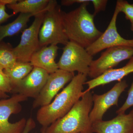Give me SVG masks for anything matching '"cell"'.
<instances>
[{
  "mask_svg": "<svg viewBox=\"0 0 133 133\" xmlns=\"http://www.w3.org/2000/svg\"><path fill=\"white\" fill-rule=\"evenodd\" d=\"M87 75L78 73L68 85L55 97L50 104L40 108L37 113V120L43 127L47 128L64 116L84 94V85Z\"/></svg>",
  "mask_w": 133,
  "mask_h": 133,
  "instance_id": "1",
  "label": "cell"
},
{
  "mask_svg": "<svg viewBox=\"0 0 133 133\" xmlns=\"http://www.w3.org/2000/svg\"><path fill=\"white\" fill-rule=\"evenodd\" d=\"M90 2L81 4L76 9L63 14L65 32L69 41L86 49L102 34L95 26V16L87 10Z\"/></svg>",
  "mask_w": 133,
  "mask_h": 133,
  "instance_id": "2",
  "label": "cell"
},
{
  "mask_svg": "<svg viewBox=\"0 0 133 133\" xmlns=\"http://www.w3.org/2000/svg\"><path fill=\"white\" fill-rule=\"evenodd\" d=\"M93 105L92 94L84 91L81 98L66 115L46 128L45 133H93L90 118Z\"/></svg>",
  "mask_w": 133,
  "mask_h": 133,
  "instance_id": "3",
  "label": "cell"
},
{
  "mask_svg": "<svg viewBox=\"0 0 133 133\" xmlns=\"http://www.w3.org/2000/svg\"><path fill=\"white\" fill-rule=\"evenodd\" d=\"M63 12L57 1H50L49 8L45 12L39 31L41 48L51 44L65 45L69 42L65 32Z\"/></svg>",
  "mask_w": 133,
  "mask_h": 133,
  "instance_id": "4",
  "label": "cell"
},
{
  "mask_svg": "<svg viewBox=\"0 0 133 133\" xmlns=\"http://www.w3.org/2000/svg\"><path fill=\"white\" fill-rule=\"evenodd\" d=\"M93 58L85 48L69 41L63 48L57 65L60 70L73 73L77 71L88 76Z\"/></svg>",
  "mask_w": 133,
  "mask_h": 133,
  "instance_id": "5",
  "label": "cell"
},
{
  "mask_svg": "<svg viewBox=\"0 0 133 133\" xmlns=\"http://www.w3.org/2000/svg\"><path fill=\"white\" fill-rule=\"evenodd\" d=\"M50 2L43 11L35 16L31 26L25 29L22 33L20 43L14 48L17 61L30 62L32 55L41 49L39 33L45 12L50 6Z\"/></svg>",
  "mask_w": 133,
  "mask_h": 133,
  "instance_id": "6",
  "label": "cell"
},
{
  "mask_svg": "<svg viewBox=\"0 0 133 133\" xmlns=\"http://www.w3.org/2000/svg\"><path fill=\"white\" fill-rule=\"evenodd\" d=\"M133 56L132 47L120 46L108 48L101 53L98 59L93 60L88 76L92 79L98 77Z\"/></svg>",
  "mask_w": 133,
  "mask_h": 133,
  "instance_id": "7",
  "label": "cell"
},
{
  "mask_svg": "<svg viewBox=\"0 0 133 133\" xmlns=\"http://www.w3.org/2000/svg\"><path fill=\"white\" fill-rule=\"evenodd\" d=\"M28 99L25 96L16 94L11 97L0 100V133H22L26 126L27 120L22 118L15 123L9 121L12 114L21 111V102Z\"/></svg>",
  "mask_w": 133,
  "mask_h": 133,
  "instance_id": "8",
  "label": "cell"
},
{
  "mask_svg": "<svg viewBox=\"0 0 133 133\" xmlns=\"http://www.w3.org/2000/svg\"><path fill=\"white\" fill-rule=\"evenodd\" d=\"M74 73L58 69L49 74L45 84L38 96L35 99L33 108L49 105L57 95L58 93L74 77Z\"/></svg>",
  "mask_w": 133,
  "mask_h": 133,
  "instance_id": "9",
  "label": "cell"
},
{
  "mask_svg": "<svg viewBox=\"0 0 133 133\" xmlns=\"http://www.w3.org/2000/svg\"><path fill=\"white\" fill-rule=\"evenodd\" d=\"M118 9L115 7L111 20L104 33L86 49L89 54L93 56L105 49L120 46L133 48V39L128 40L123 38L118 32L116 20L119 13Z\"/></svg>",
  "mask_w": 133,
  "mask_h": 133,
  "instance_id": "10",
  "label": "cell"
},
{
  "mask_svg": "<svg viewBox=\"0 0 133 133\" xmlns=\"http://www.w3.org/2000/svg\"><path fill=\"white\" fill-rule=\"evenodd\" d=\"M128 85L125 80L118 81L114 86L105 93L101 95H92L93 105L90 114L92 124L101 121L104 114L113 106H118L119 98Z\"/></svg>",
  "mask_w": 133,
  "mask_h": 133,
  "instance_id": "11",
  "label": "cell"
},
{
  "mask_svg": "<svg viewBox=\"0 0 133 133\" xmlns=\"http://www.w3.org/2000/svg\"><path fill=\"white\" fill-rule=\"evenodd\" d=\"M49 74L36 67L23 79L13 89V91L26 98H36L44 86Z\"/></svg>",
  "mask_w": 133,
  "mask_h": 133,
  "instance_id": "12",
  "label": "cell"
},
{
  "mask_svg": "<svg viewBox=\"0 0 133 133\" xmlns=\"http://www.w3.org/2000/svg\"><path fill=\"white\" fill-rule=\"evenodd\" d=\"M92 131L95 133H133V109L128 114H118L110 120L93 123Z\"/></svg>",
  "mask_w": 133,
  "mask_h": 133,
  "instance_id": "13",
  "label": "cell"
},
{
  "mask_svg": "<svg viewBox=\"0 0 133 133\" xmlns=\"http://www.w3.org/2000/svg\"><path fill=\"white\" fill-rule=\"evenodd\" d=\"M59 49L56 44L41 48L32 55L30 63L33 67L43 69L49 74L55 72L59 69L55 62Z\"/></svg>",
  "mask_w": 133,
  "mask_h": 133,
  "instance_id": "14",
  "label": "cell"
},
{
  "mask_svg": "<svg viewBox=\"0 0 133 133\" xmlns=\"http://www.w3.org/2000/svg\"><path fill=\"white\" fill-rule=\"evenodd\" d=\"M132 73H133V56L123 67L111 69L98 77L87 81L85 84L88 85V88L85 91H89L97 87L105 85L114 81H121L124 77Z\"/></svg>",
  "mask_w": 133,
  "mask_h": 133,
  "instance_id": "15",
  "label": "cell"
},
{
  "mask_svg": "<svg viewBox=\"0 0 133 133\" xmlns=\"http://www.w3.org/2000/svg\"><path fill=\"white\" fill-rule=\"evenodd\" d=\"M50 1V0H21L7 6L13 10L14 15L18 13L38 14L46 8Z\"/></svg>",
  "mask_w": 133,
  "mask_h": 133,
  "instance_id": "16",
  "label": "cell"
},
{
  "mask_svg": "<svg viewBox=\"0 0 133 133\" xmlns=\"http://www.w3.org/2000/svg\"><path fill=\"white\" fill-rule=\"evenodd\" d=\"M37 15L35 14H20L18 17L12 22L6 25L0 26V43L5 37L15 35L23 30L30 18Z\"/></svg>",
  "mask_w": 133,
  "mask_h": 133,
  "instance_id": "17",
  "label": "cell"
},
{
  "mask_svg": "<svg viewBox=\"0 0 133 133\" xmlns=\"http://www.w3.org/2000/svg\"><path fill=\"white\" fill-rule=\"evenodd\" d=\"M33 68V66L30 62L17 61L11 68L3 70V71L9 78L14 89L30 73Z\"/></svg>",
  "mask_w": 133,
  "mask_h": 133,
  "instance_id": "18",
  "label": "cell"
},
{
  "mask_svg": "<svg viewBox=\"0 0 133 133\" xmlns=\"http://www.w3.org/2000/svg\"><path fill=\"white\" fill-rule=\"evenodd\" d=\"M17 62L14 48L9 44L0 43V66L3 70L9 69Z\"/></svg>",
  "mask_w": 133,
  "mask_h": 133,
  "instance_id": "19",
  "label": "cell"
},
{
  "mask_svg": "<svg viewBox=\"0 0 133 133\" xmlns=\"http://www.w3.org/2000/svg\"><path fill=\"white\" fill-rule=\"evenodd\" d=\"M116 6L120 12L125 14L127 20H129L131 23L133 22V4H130L126 1L119 0L116 2Z\"/></svg>",
  "mask_w": 133,
  "mask_h": 133,
  "instance_id": "20",
  "label": "cell"
},
{
  "mask_svg": "<svg viewBox=\"0 0 133 133\" xmlns=\"http://www.w3.org/2000/svg\"><path fill=\"white\" fill-rule=\"evenodd\" d=\"M13 90L12 84L8 76L4 71L0 72V91L7 94Z\"/></svg>",
  "mask_w": 133,
  "mask_h": 133,
  "instance_id": "21",
  "label": "cell"
},
{
  "mask_svg": "<svg viewBox=\"0 0 133 133\" xmlns=\"http://www.w3.org/2000/svg\"><path fill=\"white\" fill-rule=\"evenodd\" d=\"M133 106V80L128 91V95L124 104L116 112L118 114L125 113L126 110Z\"/></svg>",
  "mask_w": 133,
  "mask_h": 133,
  "instance_id": "22",
  "label": "cell"
},
{
  "mask_svg": "<svg viewBox=\"0 0 133 133\" xmlns=\"http://www.w3.org/2000/svg\"><path fill=\"white\" fill-rule=\"evenodd\" d=\"M108 1L107 0H91L94 8L93 15L95 16L101 11H104Z\"/></svg>",
  "mask_w": 133,
  "mask_h": 133,
  "instance_id": "23",
  "label": "cell"
},
{
  "mask_svg": "<svg viewBox=\"0 0 133 133\" xmlns=\"http://www.w3.org/2000/svg\"><path fill=\"white\" fill-rule=\"evenodd\" d=\"M36 127V124L33 118H30L26 122V126L23 131L22 133H29ZM46 128L43 127L41 133H45V129Z\"/></svg>",
  "mask_w": 133,
  "mask_h": 133,
  "instance_id": "24",
  "label": "cell"
},
{
  "mask_svg": "<svg viewBox=\"0 0 133 133\" xmlns=\"http://www.w3.org/2000/svg\"><path fill=\"white\" fill-rule=\"evenodd\" d=\"M6 5L0 2V24L6 21L14 15H9L6 12Z\"/></svg>",
  "mask_w": 133,
  "mask_h": 133,
  "instance_id": "25",
  "label": "cell"
},
{
  "mask_svg": "<svg viewBox=\"0 0 133 133\" xmlns=\"http://www.w3.org/2000/svg\"><path fill=\"white\" fill-rule=\"evenodd\" d=\"M91 2V0H63L61 1V5L64 6H69L74 3L82 4L84 3Z\"/></svg>",
  "mask_w": 133,
  "mask_h": 133,
  "instance_id": "26",
  "label": "cell"
},
{
  "mask_svg": "<svg viewBox=\"0 0 133 133\" xmlns=\"http://www.w3.org/2000/svg\"><path fill=\"white\" fill-rule=\"evenodd\" d=\"M9 97V96L7 94L4 93L0 91V100L4 99L7 98Z\"/></svg>",
  "mask_w": 133,
  "mask_h": 133,
  "instance_id": "27",
  "label": "cell"
},
{
  "mask_svg": "<svg viewBox=\"0 0 133 133\" xmlns=\"http://www.w3.org/2000/svg\"><path fill=\"white\" fill-rule=\"evenodd\" d=\"M131 29L133 31V22L131 23Z\"/></svg>",
  "mask_w": 133,
  "mask_h": 133,
  "instance_id": "28",
  "label": "cell"
},
{
  "mask_svg": "<svg viewBox=\"0 0 133 133\" xmlns=\"http://www.w3.org/2000/svg\"><path fill=\"white\" fill-rule=\"evenodd\" d=\"M3 71V70L2 69V68L0 66V72H2Z\"/></svg>",
  "mask_w": 133,
  "mask_h": 133,
  "instance_id": "29",
  "label": "cell"
},
{
  "mask_svg": "<svg viewBox=\"0 0 133 133\" xmlns=\"http://www.w3.org/2000/svg\"><path fill=\"white\" fill-rule=\"evenodd\" d=\"M92 133L91 132H84V133Z\"/></svg>",
  "mask_w": 133,
  "mask_h": 133,
  "instance_id": "30",
  "label": "cell"
},
{
  "mask_svg": "<svg viewBox=\"0 0 133 133\" xmlns=\"http://www.w3.org/2000/svg\"></svg>",
  "mask_w": 133,
  "mask_h": 133,
  "instance_id": "31",
  "label": "cell"
}]
</instances>
